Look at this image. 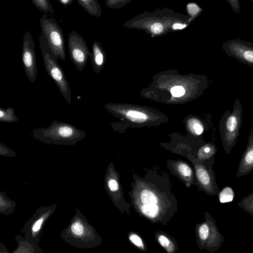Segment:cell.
<instances>
[{"label":"cell","instance_id":"cell-23","mask_svg":"<svg viewBox=\"0 0 253 253\" xmlns=\"http://www.w3.org/2000/svg\"><path fill=\"white\" fill-rule=\"evenodd\" d=\"M172 95L174 97H180L185 93V90L181 86H175L170 90Z\"/></svg>","mask_w":253,"mask_h":253},{"label":"cell","instance_id":"cell-18","mask_svg":"<svg viewBox=\"0 0 253 253\" xmlns=\"http://www.w3.org/2000/svg\"><path fill=\"white\" fill-rule=\"evenodd\" d=\"M219 202L221 203L232 202L234 198V192L233 189L229 186L223 188L218 193Z\"/></svg>","mask_w":253,"mask_h":253},{"label":"cell","instance_id":"cell-28","mask_svg":"<svg viewBox=\"0 0 253 253\" xmlns=\"http://www.w3.org/2000/svg\"><path fill=\"white\" fill-rule=\"evenodd\" d=\"M108 186L112 191H115L118 189V184L117 181L114 179H111L109 181Z\"/></svg>","mask_w":253,"mask_h":253},{"label":"cell","instance_id":"cell-12","mask_svg":"<svg viewBox=\"0 0 253 253\" xmlns=\"http://www.w3.org/2000/svg\"><path fill=\"white\" fill-rule=\"evenodd\" d=\"M93 71L96 73L100 72L105 60V52L98 41H94L92 44V52L90 56Z\"/></svg>","mask_w":253,"mask_h":253},{"label":"cell","instance_id":"cell-16","mask_svg":"<svg viewBox=\"0 0 253 253\" xmlns=\"http://www.w3.org/2000/svg\"><path fill=\"white\" fill-rule=\"evenodd\" d=\"M186 10L190 16L189 21L191 23L202 13L203 9L197 3L190 2L186 4Z\"/></svg>","mask_w":253,"mask_h":253},{"label":"cell","instance_id":"cell-3","mask_svg":"<svg viewBox=\"0 0 253 253\" xmlns=\"http://www.w3.org/2000/svg\"><path fill=\"white\" fill-rule=\"evenodd\" d=\"M243 108L241 101L236 99L232 112L228 109L220 119L219 130L221 143L226 154L236 145L242 122Z\"/></svg>","mask_w":253,"mask_h":253},{"label":"cell","instance_id":"cell-11","mask_svg":"<svg viewBox=\"0 0 253 253\" xmlns=\"http://www.w3.org/2000/svg\"><path fill=\"white\" fill-rule=\"evenodd\" d=\"M253 171V122L248 137L247 145L240 161L237 177L247 175Z\"/></svg>","mask_w":253,"mask_h":253},{"label":"cell","instance_id":"cell-26","mask_svg":"<svg viewBox=\"0 0 253 253\" xmlns=\"http://www.w3.org/2000/svg\"><path fill=\"white\" fill-rule=\"evenodd\" d=\"M129 239L132 243L139 248H143V244L140 238L137 235L132 234L131 235Z\"/></svg>","mask_w":253,"mask_h":253},{"label":"cell","instance_id":"cell-15","mask_svg":"<svg viewBox=\"0 0 253 253\" xmlns=\"http://www.w3.org/2000/svg\"><path fill=\"white\" fill-rule=\"evenodd\" d=\"M237 205L253 216V192L243 197Z\"/></svg>","mask_w":253,"mask_h":253},{"label":"cell","instance_id":"cell-7","mask_svg":"<svg viewBox=\"0 0 253 253\" xmlns=\"http://www.w3.org/2000/svg\"><path fill=\"white\" fill-rule=\"evenodd\" d=\"M206 213V221L199 226L198 236L202 246L212 253L221 247L224 237L216 226L215 220Z\"/></svg>","mask_w":253,"mask_h":253},{"label":"cell","instance_id":"cell-27","mask_svg":"<svg viewBox=\"0 0 253 253\" xmlns=\"http://www.w3.org/2000/svg\"><path fill=\"white\" fill-rule=\"evenodd\" d=\"M159 241L161 245L164 247H167L169 246V240L166 237L163 235L159 237Z\"/></svg>","mask_w":253,"mask_h":253},{"label":"cell","instance_id":"cell-1","mask_svg":"<svg viewBox=\"0 0 253 253\" xmlns=\"http://www.w3.org/2000/svg\"><path fill=\"white\" fill-rule=\"evenodd\" d=\"M189 18V15L164 7L153 12L145 11L126 21L123 25L144 31L151 37H155L186 29L190 24Z\"/></svg>","mask_w":253,"mask_h":253},{"label":"cell","instance_id":"cell-24","mask_svg":"<svg viewBox=\"0 0 253 253\" xmlns=\"http://www.w3.org/2000/svg\"><path fill=\"white\" fill-rule=\"evenodd\" d=\"M72 232L77 235H81L84 231L83 225L79 222L74 223L71 227Z\"/></svg>","mask_w":253,"mask_h":253},{"label":"cell","instance_id":"cell-30","mask_svg":"<svg viewBox=\"0 0 253 253\" xmlns=\"http://www.w3.org/2000/svg\"><path fill=\"white\" fill-rule=\"evenodd\" d=\"M42 222V219L38 220L34 224L33 227V231L34 232H37L41 227V225Z\"/></svg>","mask_w":253,"mask_h":253},{"label":"cell","instance_id":"cell-31","mask_svg":"<svg viewBox=\"0 0 253 253\" xmlns=\"http://www.w3.org/2000/svg\"><path fill=\"white\" fill-rule=\"evenodd\" d=\"M58 1L63 5L65 8L72 4L74 0H57Z\"/></svg>","mask_w":253,"mask_h":253},{"label":"cell","instance_id":"cell-32","mask_svg":"<svg viewBox=\"0 0 253 253\" xmlns=\"http://www.w3.org/2000/svg\"><path fill=\"white\" fill-rule=\"evenodd\" d=\"M251 1L253 3V0H251Z\"/></svg>","mask_w":253,"mask_h":253},{"label":"cell","instance_id":"cell-21","mask_svg":"<svg viewBox=\"0 0 253 253\" xmlns=\"http://www.w3.org/2000/svg\"><path fill=\"white\" fill-rule=\"evenodd\" d=\"M126 117L129 120L135 122H143L146 119V115L140 112L136 111H130L126 114Z\"/></svg>","mask_w":253,"mask_h":253},{"label":"cell","instance_id":"cell-9","mask_svg":"<svg viewBox=\"0 0 253 253\" xmlns=\"http://www.w3.org/2000/svg\"><path fill=\"white\" fill-rule=\"evenodd\" d=\"M22 62L25 74L31 83H34L37 77V67L35 46L29 31L24 35L22 51Z\"/></svg>","mask_w":253,"mask_h":253},{"label":"cell","instance_id":"cell-14","mask_svg":"<svg viewBox=\"0 0 253 253\" xmlns=\"http://www.w3.org/2000/svg\"><path fill=\"white\" fill-rule=\"evenodd\" d=\"M18 121V119L15 115L14 109L13 108H0V122L13 123Z\"/></svg>","mask_w":253,"mask_h":253},{"label":"cell","instance_id":"cell-22","mask_svg":"<svg viewBox=\"0 0 253 253\" xmlns=\"http://www.w3.org/2000/svg\"><path fill=\"white\" fill-rule=\"evenodd\" d=\"M178 168L180 173L184 176L189 177L191 175L192 170L187 165L180 164Z\"/></svg>","mask_w":253,"mask_h":253},{"label":"cell","instance_id":"cell-25","mask_svg":"<svg viewBox=\"0 0 253 253\" xmlns=\"http://www.w3.org/2000/svg\"><path fill=\"white\" fill-rule=\"evenodd\" d=\"M227 1L235 12L239 13L240 10L239 0H227Z\"/></svg>","mask_w":253,"mask_h":253},{"label":"cell","instance_id":"cell-20","mask_svg":"<svg viewBox=\"0 0 253 253\" xmlns=\"http://www.w3.org/2000/svg\"><path fill=\"white\" fill-rule=\"evenodd\" d=\"M132 0H105V4L109 8L119 9L123 7Z\"/></svg>","mask_w":253,"mask_h":253},{"label":"cell","instance_id":"cell-4","mask_svg":"<svg viewBox=\"0 0 253 253\" xmlns=\"http://www.w3.org/2000/svg\"><path fill=\"white\" fill-rule=\"evenodd\" d=\"M43 64L48 76L54 81L68 105L72 104L71 91L63 70L58 64L57 57L50 48L46 38L39 36Z\"/></svg>","mask_w":253,"mask_h":253},{"label":"cell","instance_id":"cell-5","mask_svg":"<svg viewBox=\"0 0 253 253\" xmlns=\"http://www.w3.org/2000/svg\"><path fill=\"white\" fill-rule=\"evenodd\" d=\"M42 35L46 39L48 44L59 59H66L65 40L63 31L56 20L44 13L40 20Z\"/></svg>","mask_w":253,"mask_h":253},{"label":"cell","instance_id":"cell-13","mask_svg":"<svg viewBox=\"0 0 253 253\" xmlns=\"http://www.w3.org/2000/svg\"><path fill=\"white\" fill-rule=\"evenodd\" d=\"M78 4L89 14L100 18L102 10L97 0H77Z\"/></svg>","mask_w":253,"mask_h":253},{"label":"cell","instance_id":"cell-10","mask_svg":"<svg viewBox=\"0 0 253 253\" xmlns=\"http://www.w3.org/2000/svg\"><path fill=\"white\" fill-rule=\"evenodd\" d=\"M214 164L213 158L208 160L207 165H199L196 169L198 180L202 188L209 195L218 194L220 190L216 183L212 166Z\"/></svg>","mask_w":253,"mask_h":253},{"label":"cell","instance_id":"cell-29","mask_svg":"<svg viewBox=\"0 0 253 253\" xmlns=\"http://www.w3.org/2000/svg\"><path fill=\"white\" fill-rule=\"evenodd\" d=\"M193 127L197 134L200 135L202 133L204 128L200 124L196 123L194 125Z\"/></svg>","mask_w":253,"mask_h":253},{"label":"cell","instance_id":"cell-2","mask_svg":"<svg viewBox=\"0 0 253 253\" xmlns=\"http://www.w3.org/2000/svg\"><path fill=\"white\" fill-rule=\"evenodd\" d=\"M32 135L47 143L72 144L83 139L86 133L72 124L54 120L47 128L33 129Z\"/></svg>","mask_w":253,"mask_h":253},{"label":"cell","instance_id":"cell-17","mask_svg":"<svg viewBox=\"0 0 253 253\" xmlns=\"http://www.w3.org/2000/svg\"><path fill=\"white\" fill-rule=\"evenodd\" d=\"M35 6L44 13L54 14V10L49 0H31Z\"/></svg>","mask_w":253,"mask_h":253},{"label":"cell","instance_id":"cell-6","mask_svg":"<svg viewBox=\"0 0 253 253\" xmlns=\"http://www.w3.org/2000/svg\"><path fill=\"white\" fill-rule=\"evenodd\" d=\"M68 47L72 62L78 70L83 71L91 54L87 43L81 35L72 31L68 35Z\"/></svg>","mask_w":253,"mask_h":253},{"label":"cell","instance_id":"cell-19","mask_svg":"<svg viewBox=\"0 0 253 253\" xmlns=\"http://www.w3.org/2000/svg\"><path fill=\"white\" fill-rule=\"evenodd\" d=\"M217 152V149L214 144H208L203 148L200 155L201 159H210L213 158Z\"/></svg>","mask_w":253,"mask_h":253},{"label":"cell","instance_id":"cell-8","mask_svg":"<svg viewBox=\"0 0 253 253\" xmlns=\"http://www.w3.org/2000/svg\"><path fill=\"white\" fill-rule=\"evenodd\" d=\"M221 45L228 56L253 68V43L237 38L225 41Z\"/></svg>","mask_w":253,"mask_h":253}]
</instances>
